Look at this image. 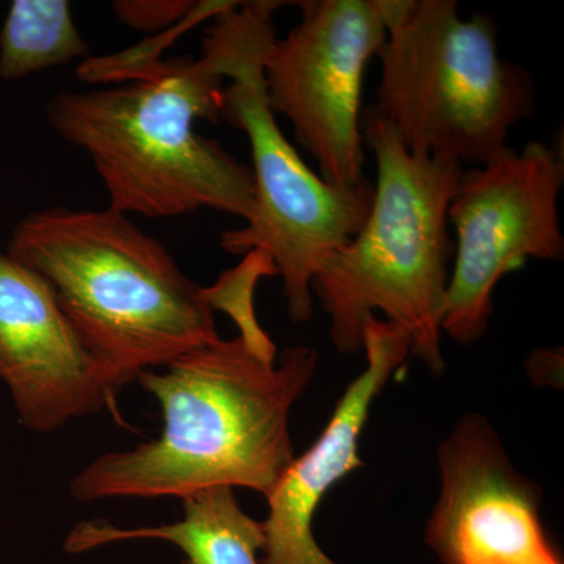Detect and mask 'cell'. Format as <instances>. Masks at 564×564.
<instances>
[{"instance_id": "6da1fadb", "label": "cell", "mask_w": 564, "mask_h": 564, "mask_svg": "<svg viewBox=\"0 0 564 564\" xmlns=\"http://www.w3.org/2000/svg\"><path fill=\"white\" fill-rule=\"evenodd\" d=\"M313 348L243 336L184 352L144 370L135 383L158 400L162 432L150 443L109 452L69 480L80 503L185 499L204 489L247 488L269 497L295 459L289 417L317 370Z\"/></svg>"}, {"instance_id": "7a4b0ae2", "label": "cell", "mask_w": 564, "mask_h": 564, "mask_svg": "<svg viewBox=\"0 0 564 564\" xmlns=\"http://www.w3.org/2000/svg\"><path fill=\"white\" fill-rule=\"evenodd\" d=\"M129 84L61 91L46 106L52 131L87 152L122 215L173 218L214 209L250 220L254 176L196 122L221 120L225 77L207 55L154 61Z\"/></svg>"}, {"instance_id": "3957f363", "label": "cell", "mask_w": 564, "mask_h": 564, "mask_svg": "<svg viewBox=\"0 0 564 564\" xmlns=\"http://www.w3.org/2000/svg\"><path fill=\"white\" fill-rule=\"evenodd\" d=\"M7 252L50 284L84 347L129 384L220 337L209 288L109 207L32 212Z\"/></svg>"}, {"instance_id": "277c9868", "label": "cell", "mask_w": 564, "mask_h": 564, "mask_svg": "<svg viewBox=\"0 0 564 564\" xmlns=\"http://www.w3.org/2000/svg\"><path fill=\"white\" fill-rule=\"evenodd\" d=\"M361 132L377 162L372 207L358 236L323 262L313 293L337 351H362L364 325L380 311L410 336L415 358L443 375L441 323L455 254L448 206L463 163L408 151L372 106L362 109Z\"/></svg>"}, {"instance_id": "5b68a950", "label": "cell", "mask_w": 564, "mask_h": 564, "mask_svg": "<svg viewBox=\"0 0 564 564\" xmlns=\"http://www.w3.org/2000/svg\"><path fill=\"white\" fill-rule=\"evenodd\" d=\"M282 2H228L212 18L202 54L226 80L221 120L250 141L256 203L243 228L226 231L220 248L242 256L262 251L282 278L292 323L314 313L313 280L334 251L361 231L373 202V184H326L300 158L267 102L263 57L276 40L273 14Z\"/></svg>"}, {"instance_id": "8992f818", "label": "cell", "mask_w": 564, "mask_h": 564, "mask_svg": "<svg viewBox=\"0 0 564 564\" xmlns=\"http://www.w3.org/2000/svg\"><path fill=\"white\" fill-rule=\"evenodd\" d=\"M386 40L373 109L415 155L485 165L536 110L529 70L502 58L488 14L456 0H378Z\"/></svg>"}, {"instance_id": "52a82bcc", "label": "cell", "mask_w": 564, "mask_h": 564, "mask_svg": "<svg viewBox=\"0 0 564 564\" xmlns=\"http://www.w3.org/2000/svg\"><path fill=\"white\" fill-rule=\"evenodd\" d=\"M563 152L540 141L463 172L448 206L455 228V267L448 274L441 329L462 345L478 343L488 329L492 296L505 274L527 259L564 258L558 198Z\"/></svg>"}, {"instance_id": "ba28073f", "label": "cell", "mask_w": 564, "mask_h": 564, "mask_svg": "<svg viewBox=\"0 0 564 564\" xmlns=\"http://www.w3.org/2000/svg\"><path fill=\"white\" fill-rule=\"evenodd\" d=\"M302 20L263 57L267 102L334 187L366 181L364 73L386 40L378 0H302Z\"/></svg>"}, {"instance_id": "9c48e42d", "label": "cell", "mask_w": 564, "mask_h": 564, "mask_svg": "<svg viewBox=\"0 0 564 564\" xmlns=\"http://www.w3.org/2000/svg\"><path fill=\"white\" fill-rule=\"evenodd\" d=\"M441 489L425 541L443 564H562L540 519L541 491L481 414L463 415L437 448Z\"/></svg>"}, {"instance_id": "30bf717a", "label": "cell", "mask_w": 564, "mask_h": 564, "mask_svg": "<svg viewBox=\"0 0 564 564\" xmlns=\"http://www.w3.org/2000/svg\"><path fill=\"white\" fill-rule=\"evenodd\" d=\"M0 381L31 432H57L101 411L122 422L118 397L128 381L93 358L50 284L7 251H0Z\"/></svg>"}, {"instance_id": "8fae6325", "label": "cell", "mask_w": 564, "mask_h": 564, "mask_svg": "<svg viewBox=\"0 0 564 564\" xmlns=\"http://www.w3.org/2000/svg\"><path fill=\"white\" fill-rule=\"evenodd\" d=\"M362 334L366 369L340 397L321 437L310 451L295 456L267 497L261 564H337L315 540V513L326 492L362 466L359 440L370 408L413 355L406 332L378 315L367 318Z\"/></svg>"}, {"instance_id": "7c38bea8", "label": "cell", "mask_w": 564, "mask_h": 564, "mask_svg": "<svg viewBox=\"0 0 564 564\" xmlns=\"http://www.w3.org/2000/svg\"><path fill=\"white\" fill-rule=\"evenodd\" d=\"M181 503L182 519L173 524L128 529L109 519L76 522L63 547L68 554H85L126 541H165L181 549L185 558L180 564H261L262 522L245 513L232 488L204 489Z\"/></svg>"}, {"instance_id": "4fadbf2b", "label": "cell", "mask_w": 564, "mask_h": 564, "mask_svg": "<svg viewBox=\"0 0 564 564\" xmlns=\"http://www.w3.org/2000/svg\"><path fill=\"white\" fill-rule=\"evenodd\" d=\"M68 0H13L0 31V79L14 82L87 61Z\"/></svg>"}, {"instance_id": "5bb4252c", "label": "cell", "mask_w": 564, "mask_h": 564, "mask_svg": "<svg viewBox=\"0 0 564 564\" xmlns=\"http://www.w3.org/2000/svg\"><path fill=\"white\" fill-rule=\"evenodd\" d=\"M228 2H191V0H117L111 2L115 17L135 31L159 33L195 20L214 18Z\"/></svg>"}, {"instance_id": "9a60e30c", "label": "cell", "mask_w": 564, "mask_h": 564, "mask_svg": "<svg viewBox=\"0 0 564 564\" xmlns=\"http://www.w3.org/2000/svg\"><path fill=\"white\" fill-rule=\"evenodd\" d=\"M530 377L538 383H558V377L554 373H562L563 348H543L532 352L527 362Z\"/></svg>"}]
</instances>
